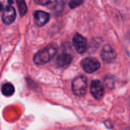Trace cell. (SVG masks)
<instances>
[{
  "instance_id": "3",
  "label": "cell",
  "mask_w": 130,
  "mask_h": 130,
  "mask_svg": "<svg viewBox=\"0 0 130 130\" xmlns=\"http://www.w3.org/2000/svg\"><path fill=\"white\" fill-rule=\"evenodd\" d=\"M81 66L85 72L90 74L98 71L101 67V63L94 57H87L81 62Z\"/></svg>"
},
{
  "instance_id": "16",
  "label": "cell",
  "mask_w": 130,
  "mask_h": 130,
  "mask_svg": "<svg viewBox=\"0 0 130 130\" xmlns=\"http://www.w3.org/2000/svg\"><path fill=\"white\" fill-rule=\"evenodd\" d=\"M127 130H129V129H127Z\"/></svg>"
},
{
  "instance_id": "13",
  "label": "cell",
  "mask_w": 130,
  "mask_h": 130,
  "mask_svg": "<svg viewBox=\"0 0 130 130\" xmlns=\"http://www.w3.org/2000/svg\"><path fill=\"white\" fill-rule=\"evenodd\" d=\"M84 2V0H70L69 5L71 8H75L78 7L79 5H82Z\"/></svg>"
},
{
  "instance_id": "1",
  "label": "cell",
  "mask_w": 130,
  "mask_h": 130,
  "mask_svg": "<svg viewBox=\"0 0 130 130\" xmlns=\"http://www.w3.org/2000/svg\"><path fill=\"white\" fill-rule=\"evenodd\" d=\"M58 50V46L55 43H49L43 49L39 50L34 56V62L37 65H43L50 62Z\"/></svg>"
},
{
  "instance_id": "5",
  "label": "cell",
  "mask_w": 130,
  "mask_h": 130,
  "mask_svg": "<svg viewBox=\"0 0 130 130\" xmlns=\"http://www.w3.org/2000/svg\"><path fill=\"white\" fill-rule=\"evenodd\" d=\"M101 56L102 60L106 63H110L113 62L117 58V53L114 50V49L109 44L105 45L101 53Z\"/></svg>"
},
{
  "instance_id": "7",
  "label": "cell",
  "mask_w": 130,
  "mask_h": 130,
  "mask_svg": "<svg viewBox=\"0 0 130 130\" xmlns=\"http://www.w3.org/2000/svg\"><path fill=\"white\" fill-rule=\"evenodd\" d=\"M15 18H16L15 9L11 5H8L3 10V13L2 16V21L5 24H11V23L14 21Z\"/></svg>"
},
{
  "instance_id": "9",
  "label": "cell",
  "mask_w": 130,
  "mask_h": 130,
  "mask_svg": "<svg viewBox=\"0 0 130 130\" xmlns=\"http://www.w3.org/2000/svg\"><path fill=\"white\" fill-rule=\"evenodd\" d=\"M72 61V56L69 53H61L60 55H59L57 56L56 63L58 67L65 68V67L69 66L71 64Z\"/></svg>"
},
{
  "instance_id": "14",
  "label": "cell",
  "mask_w": 130,
  "mask_h": 130,
  "mask_svg": "<svg viewBox=\"0 0 130 130\" xmlns=\"http://www.w3.org/2000/svg\"><path fill=\"white\" fill-rule=\"evenodd\" d=\"M4 8V6H3V4L2 2H0V11H2Z\"/></svg>"
},
{
  "instance_id": "15",
  "label": "cell",
  "mask_w": 130,
  "mask_h": 130,
  "mask_svg": "<svg viewBox=\"0 0 130 130\" xmlns=\"http://www.w3.org/2000/svg\"><path fill=\"white\" fill-rule=\"evenodd\" d=\"M13 2H14V1H13V0H8V3L9 4V5H11Z\"/></svg>"
},
{
  "instance_id": "11",
  "label": "cell",
  "mask_w": 130,
  "mask_h": 130,
  "mask_svg": "<svg viewBox=\"0 0 130 130\" xmlns=\"http://www.w3.org/2000/svg\"><path fill=\"white\" fill-rule=\"evenodd\" d=\"M16 2L18 5V8L19 10L20 15L21 17L24 16L27 12V4L25 2V0H16Z\"/></svg>"
},
{
  "instance_id": "6",
  "label": "cell",
  "mask_w": 130,
  "mask_h": 130,
  "mask_svg": "<svg viewBox=\"0 0 130 130\" xmlns=\"http://www.w3.org/2000/svg\"><path fill=\"white\" fill-rule=\"evenodd\" d=\"M91 93L92 96L96 100H101L104 94V88L101 82L99 80H94L91 84L90 88Z\"/></svg>"
},
{
  "instance_id": "12",
  "label": "cell",
  "mask_w": 130,
  "mask_h": 130,
  "mask_svg": "<svg viewBox=\"0 0 130 130\" xmlns=\"http://www.w3.org/2000/svg\"><path fill=\"white\" fill-rule=\"evenodd\" d=\"M34 2H35V3H37L38 5L46 6L52 9L54 8V7L56 6V5L57 3V0H34Z\"/></svg>"
},
{
  "instance_id": "10",
  "label": "cell",
  "mask_w": 130,
  "mask_h": 130,
  "mask_svg": "<svg viewBox=\"0 0 130 130\" xmlns=\"http://www.w3.org/2000/svg\"><path fill=\"white\" fill-rule=\"evenodd\" d=\"M2 93L3 95L6 97H9L14 94V88L12 84L11 83H5L2 86Z\"/></svg>"
},
{
  "instance_id": "17",
  "label": "cell",
  "mask_w": 130,
  "mask_h": 130,
  "mask_svg": "<svg viewBox=\"0 0 130 130\" xmlns=\"http://www.w3.org/2000/svg\"><path fill=\"white\" fill-rule=\"evenodd\" d=\"M0 50H1V49H0Z\"/></svg>"
},
{
  "instance_id": "2",
  "label": "cell",
  "mask_w": 130,
  "mask_h": 130,
  "mask_svg": "<svg viewBox=\"0 0 130 130\" xmlns=\"http://www.w3.org/2000/svg\"><path fill=\"white\" fill-rule=\"evenodd\" d=\"M88 81L86 77L83 75H79L76 77L72 84V92L75 95L77 96H83L86 93L87 90Z\"/></svg>"
},
{
  "instance_id": "4",
  "label": "cell",
  "mask_w": 130,
  "mask_h": 130,
  "mask_svg": "<svg viewBox=\"0 0 130 130\" xmlns=\"http://www.w3.org/2000/svg\"><path fill=\"white\" fill-rule=\"evenodd\" d=\"M73 46L75 49V50L80 53H85L88 50V42L85 37H83L82 34L76 33L72 39Z\"/></svg>"
},
{
  "instance_id": "8",
  "label": "cell",
  "mask_w": 130,
  "mask_h": 130,
  "mask_svg": "<svg viewBox=\"0 0 130 130\" xmlns=\"http://www.w3.org/2000/svg\"><path fill=\"white\" fill-rule=\"evenodd\" d=\"M34 17L37 25L39 27L45 25L50 21V14L43 11H36L34 13Z\"/></svg>"
}]
</instances>
